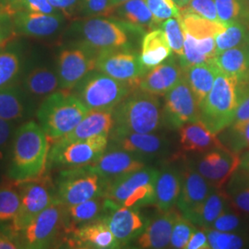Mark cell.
I'll use <instances>...</instances> for the list:
<instances>
[{
    "mask_svg": "<svg viewBox=\"0 0 249 249\" xmlns=\"http://www.w3.org/2000/svg\"><path fill=\"white\" fill-rule=\"evenodd\" d=\"M51 142L38 123L28 121L18 127L10 144L8 178L21 183L43 177L48 166Z\"/></svg>",
    "mask_w": 249,
    "mask_h": 249,
    "instance_id": "6da1fadb",
    "label": "cell"
},
{
    "mask_svg": "<svg viewBox=\"0 0 249 249\" xmlns=\"http://www.w3.org/2000/svg\"><path fill=\"white\" fill-rule=\"evenodd\" d=\"M113 133H152L163 124L157 95L136 89L114 108Z\"/></svg>",
    "mask_w": 249,
    "mask_h": 249,
    "instance_id": "7a4b0ae2",
    "label": "cell"
},
{
    "mask_svg": "<svg viewBox=\"0 0 249 249\" xmlns=\"http://www.w3.org/2000/svg\"><path fill=\"white\" fill-rule=\"evenodd\" d=\"M89 111L75 93L59 89L42 100L36 117L51 142L72 131Z\"/></svg>",
    "mask_w": 249,
    "mask_h": 249,
    "instance_id": "3957f363",
    "label": "cell"
},
{
    "mask_svg": "<svg viewBox=\"0 0 249 249\" xmlns=\"http://www.w3.org/2000/svg\"><path fill=\"white\" fill-rule=\"evenodd\" d=\"M238 105L237 80L219 71L213 89L200 105V120L218 135L233 122Z\"/></svg>",
    "mask_w": 249,
    "mask_h": 249,
    "instance_id": "277c9868",
    "label": "cell"
},
{
    "mask_svg": "<svg viewBox=\"0 0 249 249\" xmlns=\"http://www.w3.org/2000/svg\"><path fill=\"white\" fill-rule=\"evenodd\" d=\"M159 171L146 165L124 175L107 185L104 196L116 204L136 209L154 205L155 182Z\"/></svg>",
    "mask_w": 249,
    "mask_h": 249,
    "instance_id": "5b68a950",
    "label": "cell"
},
{
    "mask_svg": "<svg viewBox=\"0 0 249 249\" xmlns=\"http://www.w3.org/2000/svg\"><path fill=\"white\" fill-rule=\"evenodd\" d=\"M71 31L78 37L77 43L96 53L120 48H129L128 32L116 18L95 17L75 20Z\"/></svg>",
    "mask_w": 249,
    "mask_h": 249,
    "instance_id": "8992f818",
    "label": "cell"
},
{
    "mask_svg": "<svg viewBox=\"0 0 249 249\" xmlns=\"http://www.w3.org/2000/svg\"><path fill=\"white\" fill-rule=\"evenodd\" d=\"M136 89L138 87L134 84L95 70L75 87L74 93L89 110H103L114 109Z\"/></svg>",
    "mask_w": 249,
    "mask_h": 249,
    "instance_id": "52a82bcc",
    "label": "cell"
},
{
    "mask_svg": "<svg viewBox=\"0 0 249 249\" xmlns=\"http://www.w3.org/2000/svg\"><path fill=\"white\" fill-rule=\"evenodd\" d=\"M56 199L65 206L104 196L107 184L89 165L64 168L54 183Z\"/></svg>",
    "mask_w": 249,
    "mask_h": 249,
    "instance_id": "ba28073f",
    "label": "cell"
},
{
    "mask_svg": "<svg viewBox=\"0 0 249 249\" xmlns=\"http://www.w3.org/2000/svg\"><path fill=\"white\" fill-rule=\"evenodd\" d=\"M17 186L19 191V207L10 225L14 231L19 233L57 199L54 185L50 178L45 175L17 183Z\"/></svg>",
    "mask_w": 249,
    "mask_h": 249,
    "instance_id": "9c48e42d",
    "label": "cell"
},
{
    "mask_svg": "<svg viewBox=\"0 0 249 249\" xmlns=\"http://www.w3.org/2000/svg\"><path fill=\"white\" fill-rule=\"evenodd\" d=\"M108 136H95L69 143L51 142L47 169L71 168L89 165L106 151Z\"/></svg>",
    "mask_w": 249,
    "mask_h": 249,
    "instance_id": "30bf717a",
    "label": "cell"
},
{
    "mask_svg": "<svg viewBox=\"0 0 249 249\" xmlns=\"http://www.w3.org/2000/svg\"><path fill=\"white\" fill-rule=\"evenodd\" d=\"M98 53L80 43L62 48L56 58L60 89L71 90L90 72L96 70Z\"/></svg>",
    "mask_w": 249,
    "mask_h": 249,
    "instance_id": "8fae6325",
    "label": "cell"
},
{
    "mask_svg": "<svg viewBox=\"0 0 249 249\" xmlns=\"http://www.w3.org/2000/svg\"><path fill=\"white\" fill-rule=\"evenodd\" d=\"M162 118L163 124L171 130L200 119V106L184 76L164 95Z\"/></svg>",
    "mask_w": 249,
    "mask_h": 249,
    "instance_id": "7c38bea8",
    "label": "cell"
},
{
    "mask_svg": "<svg viewBox=\"0 0 249 249\" xmlns=\"http://www.w3.org/2000/svg\"><path fill=\"white\" fill-rule=\"evenodd\" d=\"M62 232L63 204L56 200L19 232V238L23 249H48Z\"/></svg>",
    "mask_w": 249,
    "mask_h": 249,
    "instance_id": "4fadbf2b",
    "label": "cell"
},
{
    "mask_svg": "<svg viewBox=\"0 0 249 249\" xmlns=\"http://www.w3.org/2000/svg\"><path fill=\"white\" fill-rule=\"evenodd\" d=\"M189 160L192 166L214 187L223 188L231 176L240 168V154L226 147L196 154Z\"/></svg>",
    "mask_w": 249,
    "mask_h": 249,
    "instance_id": "5bb4252c",
    "label": "cell"
},
{
    "mask_svg": "<svg viewBox=\"0 0 249 249\" xmlns=\"http://www.w3.org/2000/svg\"><path fill=\"white\" fill-rule=\"evenodd\" d=\"M102 218L121 246L136 240L145 230L150 220L140 209L116 204L106 197V210Z\"/></svg>",
    "mask_w": 249,
    "mask_h": 249,
    "instance_id": "9a60e30c",
    "label": "cell"
},
{
    "mask_svg": "<svg viewBox=\"0 0 249 249\" xmlns=\"http://www.w3.org/2000/svg\"><path fill=\"white\" fill-rule=\"evenodd\" d=\"M96 71L137 87L143 76L149 71L141 61L140 54L130 50V47L99 53Z\"/></svg>",
    "mask_w": 249,
    "mask_h": 249,
    "instance_id": "2e32d148",
    "label": "cell"
},
{
    "mask_svg": "<svg viewBox=\"0 0 249 249\" xmlns=\"http://www.w3.org/2000/svg\"><path fill=\"white\" fill-rule=\"evenodd\" d=\"M182 187L178 197L177 207L180 213L191 221L204 203L206 198L213 191L214 188L197 171L187 158L183 159L181 167Z\"/></svg>",
    "mask_w": 249,
    "mask_h": 249,
    "instance_id": "e0dca14e",
    "label": "cell"
},
{
    "mask_svg": "<svg viewBox=\"0 0 249 249\" xmlns=\"http://www.w3.org/2000/svg\"><path fill=\"white\" fill-rule=\"evenodd\" d=\"M111 146L128 151L143 160L162 158L169 152V141L158 134L110 133Z\"/></svg>",
    "mask_w": 249,
    "mask_h": 249,
    "instance_id": "ac0fdd59",
    "label": "cell"
},
{
    "mask_svg": "<svg viewBox=\"0 0 249 249\" xmlns=\"http://www.w3.org/2000/svg\"><path fill=\"white\" fill-rule=\"evenodd\" d=\"M178 150L171 160H179L188 154H200L206 151L224 147L217 134L212 132L199 119L184 124L178 129Z\"/></svg>",
    "mask_w": 249,
    "mask_h": 249,
    "instance_id": "d6986e66",
    "label": "cell"
},
{
    "mask_svg": "<svg viewBox=\"0 0 249 249\" xmlns=\"http://www.w3.org/2000/svg\"><path fill=\"white\" fill-rule=\"evenodd\" d=\"M10 18L15 34L38 39L49 38L57 34L66 18L60 12L45 14L27 10H17L10 14Z\"/></svg>",
    "mask_w": 249,
    "mask_h": 249,
    "instance_id": "ffe728a7",
    "label": "cell"
},
{
    "mask_svg": "<svg viewBox=\"0 0 249 249\" xmlns=\"http://www.w3.org/2000/svg\"><path fill=\"white\" fill-rule=\"evenodd\" d=\"M89 166L104 179L107 186L117 178L145 167L146 161L128 151L108 146L106 151Z\"/></svg>",
    "mask_w": 249,
    "mask_h": 249,
    "instance_id": "44dd1931",
    "label": "cell"
},
{
    "mask_svg": "<svg viewBox=\"0 0 249 249\" xmlns=\"http://www.w3.org/2000/svg\"><path fill=\"white\" fill-rule=\"evenodd\" d=\"M184 76L183 69L176 56L171 55L165 61L151 69L139 83V89L157 96L165 95Z\"/></svg>",
    "mask_w": 249,
    "mask_h": 249,
    "instance_id": "7402d4cb",
    "label": "cell"
},
{
    "mask_svg": "<svg viewBox=\"0 0 249 249\" xmlns=\"http://www.w3.org/2000/svg\"><path fill=\"white\" fill-rule=\"evenodd\" d=\"M68 245L78 249H111L120 248L103 218L76 228L68 235Z\"/></svg>",
    "mask_w": 249,
    "mask_h": 249,
    "instance_id": "603a6c76",
    "label": "cell"
},
{
    "mask_svg": "<svg viewBox=\"0 0 249 249\" xmlns=\"http://www.w3.org/2000/svg\"><path fill=\"white\" fill-rule=\"evenodd\" d=\"M114 109L89 110V113L72 131L52 142H72L87 140L95 136L109 137L114 128Z\"/></svg>",
    "mask_w": 249,
    "mask_h": 249,
    "instance_id": "cb8c5ba5",
    "label": "cell"
},
{
    "mask_svg": "<svg viewBox=\"0 0 249 249\" xmlns=\"http://www.w3.org/2000/svg\"><path fill=\"white\" fill-rule=\"evenodd\" d=\"M158 216L150 220L142 233L136 239L139 249H161L169 248L174 224L180 212L173 208L166 212H159Z\"/></svg>",
    "mask_w": 249,
    "mask_h": 249,
    "instance_id": "d4e9b609",
    "label": "cell"
},
{
    "mask_svg": "<svg viewBox=\"0 0 249 249\" xmlns=\"http://www.w3.org/2000/svg\"><path fill=\"white\" fill-rule=\"evenodd\" d=\"M112 17L119 20L128 33L135 35H145L160 27L145 0H128L124 2L116 7Z\"/></svg>",
    "mask_w": 249,
    "mask_h": 249,
    "instance_id": "484cf974",
    "label": "cell"
},
{
    "mask_svg": "<svg viewBox=\"0 0 249 249\" xmlns=\"http://www.w3.org/2000/svg\"><path fill=\"white\" fill-rule=\"evenodd\" d=\"M159 170L155 182L154 206L159 212H166L177 206L182 187V172L171 164V160Z\"/></svg>",
    "mask_w": 249,
    "mask_h": 249,
    "instance_id": "4316f807",
    "label": "cell"
},
{
    "mask_svg": "<svg viewBox=\"0 0 249 249\" xmlns=\"http://www.w3.org/2000/svg\"><path fill=\"white\" fill-rule=\"evenodd\" d=\"M106 210V196H100L78 204L63 205L64 234L69 235L73 230L84 224L102 218Z\"/></svg>",
    "mask_w": 249,
    "mask_h": 249,
    "instance_id": "83f0119b",
    "label": "cell"
},
{
    "mask_svg": "<svg viewBox=\"0 0 249 249\" xmlns=\"http://www.w3.org/2000/svg\"><path fill=\"white\" fill-rule=\"evenodd\" d=\"M22 89L30 98L42 100L61 89L56 71L47 67H36L28 72L22 81Z\"/></svg>",
    "mask_w": 249,
    "mask_h": 249,
    "instance_id": "f1b7e54d",
    "label": "cell"
},
{
    "mask_svg": "<svg viewBox=\"0 0 249 249\" xmlns=\"http://www.w3.org/2000/svg\"><path fill=\"white\" fill-rule=\"evenodd\" d=\"M172 52L165 33L158 28L145 34L142 42L140 58L143 66L150 71L165 61L172 55Z\"/></svg>",
    "mask_w": 249,
    "mask_h": 249,
    "instance_id": "f546056e",
    "label": "cell"
},
{
    "mask_svg": "<svg viewBox=\"0 0 249 249\" xmlns=\"http://www.w3.org/2000/svg\"><path fill=\"white\" fill-rule=\"evenodd\" d=\"M29 98L22 87L16 84L0 89V118L9 122L26 118L30 114Z\"/></svg>",
    "mask_w": 249,
    "mask_h": 249,
    "instance_id": "4dcf8cb0",
    "label": "cell"
},
{
    "mask_svg": "<svg viewBox=\"0 0 249 249\" xmlns=\"http://www.w3.org/2000/svg\"><path fill=\"white\" fill-rule=\"evenodd\" d=\"M184 37V53L179 57L182 69L213 60L217 54L215 37L196 39L186 33Z\"/></svg>",
    "mask_w": 249,
    "mask_h": 249,
    "instance_id": "1f68e13d",
    "label": "cell"
},
{
    "mask_svg": "<svg viewBox=\"0 0 249 249\" xmlns=\"http://www.w3.org/2000/svg\"><path fill=\"white\" fill-rule=\"evenodd\" d=\"M184 78L193 91L199 106L213 89L219 70L212 62L202 63L183 69Z\"/></svg>",
    "mask_w": 249,
    "mask_h": 249,
    "instance_id": "d6a6232c",
    "label": "cell"
},
{
    "mask_svg": "<svg viewBox=\"0 0 249 249\" xmlns=\"http://www.w3.org/2000/svg\"><path fill=\"white\" fill-rule=\"evenodd\" d=\"M213 63L220 71L237 80L249 76V53L246 44L217 53Z\"/></svg>",
    "mask_w": 249,
    "mask_h": 249,
    "instance_id": "836d02e7",
    "label": "cell"
},
{
    "mask_svg": "<svg viewBox=\"0 0 249 249\" xmlns=\"http://www.w3.org/2000/svg\"><path fill=\"white\" fill-rule=\"evenodd\" d=\"M230 208L231 202L225 189H214L190 222L204 229L211 228L215 220Z\"/></svg>",
    "mask_w": 249,
    "mask_h": 249,
    "instance_id": "e575fe53",
    "label": "cell"
},
{
    "mask_svg": "<svg viewBox=\"0 0 249 249\" xmlns=\"http://www.w3.org/2000/svg\"><path fill=\"white\" fill-rule=\"evenodd\" d=\"M225 191L231 208L243 215L249 216V171L240 167L225 185Z\"/></svg>",
    "mask_w": 249,
    "mask_h": 249,
    "instance_id": "d590c367",
    "label": "cell"
},
{
    "mask_svg": "<svg viewBox=\"0 0 249 249\" xmlns=\"http://www.w3.org/2000/svg\"><path fill=\"white\" fill-rule=\"evenodd\" d=\"M178 19L184 33L196 39L216 37L219 34L223 33L227 25L223 22L213 21L195 14L183 12H180Z\"/></svg>",
    "mask_w": 249,
    "mask_h": 249,
    "instance_id": "8d00e7d4",
    "label": "cell"
},
{
    "mask_svg": "<svg viewBox=\"0 0 249 249\" xmlns=\"http://www.w3.org/2000/svg\"><path fill=\"white\" fill-rule=\"evenodd\" d=\"M218 137L223 146L231 151L239 154L249 151V120L232 123Z\"/></svg>",
    "mask_w": 249,
    "mask_h": 249,
    "instance_id": "74e56055",
    "label": "cell"
},
{
    "mask_svg": "<svg viewBox=\"0 0 249 249\" xmlns=\"http://www.w3.org/2000/svg\"><path fill=\"white\" fill-rule=\"evenodd\" d=\"M249 35V28L243 22L228 23L223 33L215 37L217 53L246 44Z\"/></svg>",
    "mask_w": 249,
    "mask_h": 249,
    "instance_id": "f35d334b",
    "label": "cell"
},
{
    "mask_svg": "<svg viewBox=\"0 0 249 249\" xmlns=\"http://www.w3.org/2000/svg\"><path fill=\"white\" fill-rule=\"evenodd\" d=\"M221 22L228 24L240 21L249 28V10L244 0H214Z\"/></svg>",
    "mask_w": 249,
    "mask_h": 249,
    "instance_id": "ab89813d",
    "label": "cell"
},
{
    "mask_svg": "<svg viewBox=\"0 0 249 249\" xmlns=\"http://www.w3.org/2000/svg\"><path fill=\"white\" fill-rule=\"evenodd\" d=\"M21 56L14 50L0 51V89L15 84L21 71Z\"/></svg>",
    "mask_w": 249,
    "mask_h": 249,
    "instance_id": "60d3db41",
    "label": "cell"
},
{
    "mask_svg": "<svg viewBox=\"0 0 249 249\" xmlns=\"http://www.w3.org/2000/svg\"><path fill=\"white\" fill-rule=\"evenodd\" d=\"M18 207L19 191L17 184L0 187V226L11 224Z\"/></svg>",
    "mask_w": 249,
    "mask_h": 249,
    "instance_id": "b9f144b4",
    "label": "cell"
},
{
    "mask_svg": "<svg viewBox=\"0 0 249 249\" xmlns=\"http://www.w3.org/2000/svg\"><path fill=\"white\" fill-rule=\"evenodd\" d=\"M210 249H239L246 247V239L237 233L217 231L213 228L206 229Z\"/></svg>",
    "mask_w": 249,
    "mask_h": 249,
    "instance_id": "7bdbcfd3",
    "label": "cell"
},
{
    "mask_svg": "<svg viewBox=\"0 0 249 249\" xmlns=\"http://www.w3.org/2000/svg\"><path fill=\"white\" fill-rule=\"evenodd\" d=\"M196 230V225L194 223L186 219L182 214H179L173 227L169 248L186 249L188 241Z\"/></svg>",
    "mask_w": 249,
    "mask_h": 249,
    "instance_id": "ee69618b",
    "label": "cell"
},
{
    "mask_svg": "<svg viewBox=\"0 0 249 249\" xmlns=\"http://www.w3.org/2000/svg\"><path fill=\"white\" fill-rule=\"evenodd\" d=\"M161 30L165 33L172 51L181 57L184 53V31L178 18H168L161 24Z\"/></svg>",
    "mask_w": 249,
    "mask_h": 249,
    "instance_id": "f6af8a7d",
    "label": "cell"
},
{
    "mask_svg": "<svg viewBox=\"0 0 249 249\" xmlns=\"http://www.w3.org/2000/svg\"><path fill=\"white\" fill-rule=\"evenodd\" d=\"M114 11L113 0H80L79 14L82 18L112 17Z\"/></svg>",
    "mask_w": 249,
    "mask_h": 249,
    "instance_id": "bcb514c9",
    "label": "cell"
},
{
    "mask_svg": "<svg viewBox=\"0 0 249 249\" xmlns=\"http://www.w3.org/2000/svg\"><path fill=\"white\" fill-rule=\"evenodd\" d=\"M155 20L161 24L170 18H178L180 9L173 0H145Z\"/></svg>",
    "mask_w": 249,
    "mask_h": 249,
    "instance_id": "7dc6e473",
    "label": "cell"
},
{
    "mask_svg": "<svg viewBox=\"0 0 249 249\" xmlns=\"http://www.w3.org/2000/svg\"><path fill=\"white\" fill-rule=\"evenodd\" d=\"M180 12L195 14L213 21L221 22L214 0H190L186 6L180 9Z\"/></svg>",
    "mask_w": 249,
    "mask_h": 249,
    "instance_id": "c3c4849f",
    "label": "cell"
},
{
    "mask_svg": "<svg viewBox=\"0 0 249 249\" xmlns=\"http://www.w3.org/2000/svg\"><path fill=\"white\" fill-rule=\"evenodd\" d=\"M241 226L242 221L239 213L234 211L232 208H230L215 220L211 228L217 231L233 232L239 230Z\"/></svg>",
    "mask_w": 249,
    "mask_h": 249,
    "instance_id": "681fc988",
    "label": "cell"
},
{
    "mask_svg": "<svg viewBox=\"0 0 249 249\" xmlns=\"http://www.w3.org/2000/svg\"><path fill=\"white\" fill-rule=\"evenodd\" d=\"M17 10H27L45 14H54L59 12L50 4L49 0H19L14 12Z\"/></svg>",
    "mask_w": 249,
    "mask_h": 249,
    "instance_id": "f907efd6",
    "label": "cell"
},
{
    "mask_svg": "<svg viewBox=\"0 0 249 249\" xmlns=\"http://www.w3.org/2000/svg\"><path fill=\"white\" fill-rule=\"evenodd\" d=\"M23 249L19 233L11 228V225L0 226V249Z\"/></svg>",
    "mask_w": 249,
    "mask_h": 249,
    "instance_id": "816d5d0a",
    "label": "cell"
},
{
    "mask_svg": "<svg viewBox=\"0 0 249 249\" xmlns=\"http://www.w3.org/2000/svg\"><path fill=\"white\" fill-rule=\"evenodd\" d=\"M49 2L66 18L72 19L79 14L80 0H49Z\"/></svg>",
    "mask_w": 249,
    "mask_h": 249,
    "instance_id": "f5cc1de1",
    "label": "cell"
},
{
    "mask_svg": "<svg viewBox=\"0 0 249 249\" xmlns=\"http://www.w3.org/2000/svg\"><path fill=\"white\" fill-rule=\"evenodd\" d=\"M13 135V122L0 118V160L4 159Z\"/></svg>",
    "mask_w": 249,
    "mask_h": 249,
    "instance_id": "db71d44e",
    "label": "cell"
},
{
    "mask_svg": "<svg viewBox=\"0 0 249 249\" xmlns=\"http://www.w3.org/2000/svg\"><path fill=\"white\" fill-rule=\"evenodd\" d=\"M13 34L14 31L10 15L3 10L0 13V45H4L9 38H11Z\"/></svg>",
    "mask_w": 249,
    "mask_h": 249,
    "instance_id": "11a10c76",
    "label": "cell"
},
{
    "mask_svg": "<svg viewBox=\"0 0 249 249\" xmlns=\"http://www.w3.org/2000/svg\"><path fill=\"white\" fill-rule=\"evenodd\" d=\"M187 249H210L208 233L204 228L202 230H197L194 231L191 238L187 243Z\"/></svg>",
    "mask_w": 249,
    "mask_h": 249,
    "instance_id": "9f6ffc18",
    "label": "cell"
},
{
    "mask_svg": "<svg viewBox=\"0 0 249 249\" xmlns=\"http://www.w3.org/2000/svg\"><path fill=\"white\" fill-rule=\"evenodd\" d=\"M18 2L19 0H0V7L10 15L14 12Z\"/></svg>",
    "mask_w": 249,
    "mask_h": 249,
    "instance_id": "6f0895ef",
    "label": "cell"
},
{
    "mask_svg": "<svg viewBox=\"0 0 249 249\" xmlns=\"http://www.w3.org/2000/svg\"><path fill=\"white\" fill-rule=\"evenodd\" d=\"M240 167L245 168V169L249 170V151L242 152V155H240Z\"/></svg>",
    "mask_w": 249,
    "mask_h": 249,
    "instance_id": "680465c9",
    "label": "cell"
},
{
    "mask_svg": "<svg viewBox=\"0 0 249 249\" xmlns=\"http://www.w3.org/2000/svg\"><path fill=\"white\" fill-rule=\"evenodd\" d=\"M189 1L190 0H178V6L179 7V9L183 8L184 6H186Z\"/></svg>",
    "mask_w": 249,
    "mask_h": 249,
    "instance_id": "91938a15",
    "label": "cell"
},
{
    "mask_svg": "<svg viewBox=\"0 0 249 249\" xmlns=\"http://www.w3.org/2000/svg\"><path fill=\"white\" fill-rule=\"evenodd\" d=\"M126 1H128V0H113V5H114V7H115V9H116L117 6L123 4V3L126 2Z\"/></svg>",
    "mask_w": 249,
    "mask_h": 249,
    "instance_id": "94428289",
    "label": "cell"
},
{
    "mask_svg": "<svg viewBox=\"0 0 249 249\" xmlns=\"http://www.w3.org/2000/svg\"><path fill=\"white\" fill-rule=\"evenodd\" d=\"M246 45H247V49H248V53H249V37H248V40H247V42H246Z\"/></svg>",
    "mask_w": 249,
    "mask_h": 249,
    "instance_id": "6125c7cd",
    "label": "cell"
},
{
    "mask_svg": "<svg viewBox=\"0 0 249 249\" xmlns=\"http://www.w3.org/2000/svg\"><path fill=\"white\" fill-rule=\"evenodd\" d=\"M244 2H245V4H246L247 8H248L249 10V0H244Z\"/></svg>",
    "mask_w": 249,
    "mask_h": 249,
    "instance_id": "be15d7a7",
    "label": "cell"
},
{
    "mask_svg": "<svg viewBox=\"0 0 249 249\" xmlns=\"http://www.w3.org/2000/svg\"><path fill=\"white\" fill-rule=\"evenodd\" d=\"M173 1H174V2H176V3H177V5H178V0H173Z\"/></svg>",
    "mask_w": 249,
    "mask_h": 249,
    "instance_id": "e7e4bbea",
    "label": "cell"
},
{
    "mask_svg": "<svg viewBox=\"0 0 249 249\" xmlns=\"http://www.w3.org/2000/svg\"><path fill=\"white\" fill-rule=\"evenodd\" d=\"M3 10H4V9H2V8H1V7H0V13H1V12H2V11H3Z\"/></svg>",
    "mask_w": 249,
    "mask_h": 249,
    "instance_id": "03108f58",
    "label": "cell"
},
{
    "mask_svg": "<svg viewBox=\"0 0 249 249\" xmlns=\"http://www.w3.org/2000/svg\"></svg>",
    "mask_w": 249,
    "mask_h": 249,
    "instance_id": "003e7915",
    "label": "cell"
}]
</instances>
